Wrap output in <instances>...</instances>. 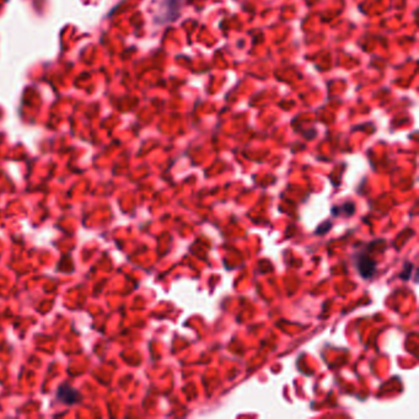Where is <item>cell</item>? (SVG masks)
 Returning a JSON list of instances; mask_svg holds the SVG:
<instances>
[{
	"label": "cell",
	"mask_w": 419,
	"mask_h": 419,
	"mask_svg": "<svg viewBox=\"0 0 419 419\" xmlns=\"http://www.w3.org/2000/svg\"><path fill=\"white\" fill-rule=\"evenodd\" d=\"M57 396L59 401H62L66 405H74L79 401V393L71 388L69 385H62L61 388H58Z\"/></svg>",
	"instance_id": "cell-1"
},
{
	"label": "cell",
	"mask_w": 419,
	"mask_h": 419,
	"mask_svg": "<svg viewBox=\"0 0 419 419\" xmlns=\"http://www.w3.org/2000/svg\"><path fill=\"white\" fill-rule=\"evenodd\" d=\"M358 269H359V273L362 274L363 278H370L371 276L375 273L376 266L368 257H360V260L358 262Z\"/></svg>",
	"instance_id": "cell-2"
}]
</instances>
